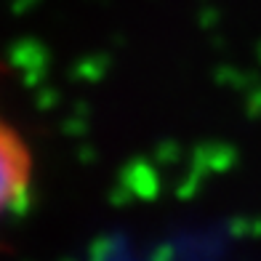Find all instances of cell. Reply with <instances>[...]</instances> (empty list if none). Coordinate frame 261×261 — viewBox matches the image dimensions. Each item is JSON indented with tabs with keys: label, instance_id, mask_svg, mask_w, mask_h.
<instances>
[{
	"label": "cell",
	"instance_id": "cell-1",
	"mask_svg": "<svg viewBox=\"0 0 261 261\" xmlns=\"http://www.w3.org/2000/svg\"><path fill=\"white\" fill-rule=\"evenodd\" d=\"M32 187V152L16 125L0 112V219L21 205Z\"/></svg>",
	"mask_w": 261,
	"mask_h": 261
}]
</instances>
